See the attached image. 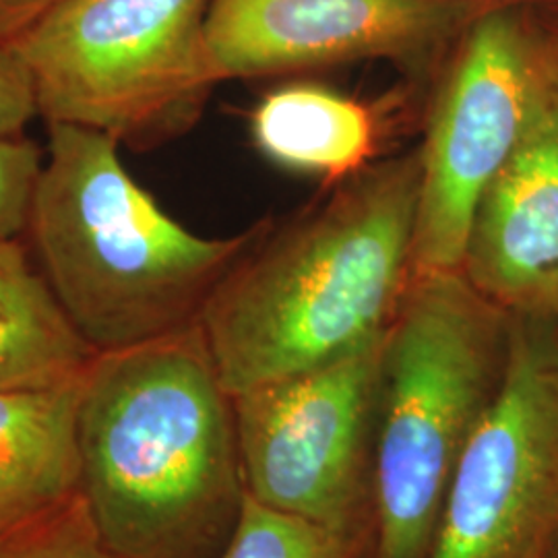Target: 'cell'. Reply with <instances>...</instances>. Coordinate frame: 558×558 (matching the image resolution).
<instances>
[{"label":"cell","instance_id":"obj_1","mask_svg":"<svg viewBox=\"0 0 558 558\" xmlns=\"http://www.w3.org/2000/svg\"><path fill=\"white\" fill-rule=\"evenodd\" d=\"M418 147L371 161L259 236L199 323L226 391L345 359L387 333L414 274Z\"/></svg>","mask_w":558,"mask_h":558},{"label":"cell","instance_id":"obj_2","mask_svg":"<svg viewBox=\"0 0 558 558\" xmlns=\"http://www.w3.org/2000/svg\"><path fill=\"white\" fill-rule=\"evenodd\" d=\"M80 493L120 558H218L244 500L232 396L199 320L98 352L83 375Z\"/></svg>","mask_w":558,"mask_h":558},{"label":"cell","instance_id":"obj_3","mask_svg":"<svg viewBox=\"0 0 558 558\" xmlns=\"http://www.w3.org/2000/svg\"><path fill=\"white\" fill-rule=\"evenodd\" d=\"M119 143L48 122V158L27 234L69 319L98 352L199 320L263 221L207 239L168 216L120 160Z\"/></svg>","mask_w":558,"mask_h":558},{"label":"cell","instance_id":"obj_4","mask_svg":"<svg viewBox=\"0 0 558 558\" xmlns=\"http://www.w3.org/2000/svg\"><path fill=\"white\" fill-rule=\"evenodd\" d=\"M513 315L461 271L416 276L385 333L373 439L375 558H428L459 458L499 396Z\"/></svg>","mask_w":558,"mask_h":558},{"label":"cell","instance_id":"obj_5","mask_svg":"<svg viewBox=\"0 0 558 558\" xmlns=\"http://www.w3.org/2000/svg\"><path fill=\"white\" fill-rule=\"evenodd\" d=\"M207 9L209 0H60L11 46L41 119L145 151L193 129L220 83Z\"/></svg>","mask_w":558,"mask_h":558},{"label":"cell","instance_id":"obj_6","mask_svg":"<svg viewBox=\"0 0 558 558\" xmlns=\"http://www.w3.org/2000/svg\"><path fill=\"white\" fill-rule=\"evenodd\" d=\"M557 60L525 17L499 2L442 60L418 145L416 276L461 271L480 199L515 151Z\"/></svg>","mask_w":558,"mask_h":558},{"label":"cell","instance_id":"obj_7","mask_svg":"<svg viewBox=\"0 0 558 558\" xmlns=\"http://www.w3.org/2000/svg\"><path fill=\"white\" fill-rule=\"evenodd\" d=\"M557 515V317L513 315L499 396L453 470L428 558H539Z\"/></svg>","mask_w":558,"mask_h":558},{"label":"cell","instance_id":"obj_8","mask_svg":"<svg viewBox=\"0 0 558 558\" xmlns=\"http://www.w3.org/2000/svg\"><path fill=\"white\" fill-rule=\"evenodd\" d=\"M383 343L232 398L251 499L354 536L373 480Z\"/></svg>","mask_w":558,"mask_h":558},{"label":"cell","instance_id":"obj_9","mask_svg":"<svg viewBox=\"0 0 558 558\" xmlns=\"http://www.w3.org/2000/svg\"><path fill=\"white\" fill-rule=\"evenodd\" d=\"M499 0H209L218 80H260L356 60L424 71Z\"/></svg>","mask_w":558,"mask_h":558},{"label":"cell","instance_id":"obj_10","mask_svg":"<svg viewBox=\"0 0 558 558\" xmlns=\"http://www.w3.org/2000/svg\"><path fill=\"white\" fill-rule=\"evenodd\" d=\"M461 274L511 315H558V60L515 151L480 199Z\"/></svg>","mask_w":558,"mask_h":558},{"label":"cell","instance_id":"obj_11","mask_svg":"<svg viewBox=\"0 0 558 558\" xmlns=\"http://www.w3.org/2000/svg\"><path fill=\"white\" fill-rule=\"evenodd\" d=\"M83 375L0 391V530L80 493Z\"/></svg>","mask_w":558,"mask_h":558},{"label":"cell","instance_id":"obj_12","mask_svg":"<svg viewBox=\"0 0 558 558\" xmlns=\"http://www.w3.org/2000/svg\"><path fill=\"white\" fill-rule=\"evenodd\" d=\"M251 135L279 168L333 184L375 161L379 122L366 104L331 87L288 83L255 106Z\"/></svg>","mask_w":558,"mask_h":558},{"label":"cell","instance_id":"obj_13","mask_svg":"<svg viewBox=\"0 0 558 558\" xmlns=\"http://www.w3.org/2000/svg\"><path fill=\"white\" fill-rule=\"evenodd\" d=\"M96 354L34 267L27 244L0 240V391L75 379Z\"/></svg>","mask_w":558,"mask_h":558},{"label":"cell","instance_id":"obj_14","mask_svg":"<svg viewBox=\"0 0 558 558\" xmlns=\"http://www.w3.org/2000/svg\"><path fill=\"white\" fill-rule=\"evenodd\" d=\"M352 536L263 507L244 495L239 523L218 558H350Z\"/></svg>","mask_w":558,"mask_h":558},{"label":"cell","instance_id":"obj_15","mask_svg":"<svg viewBox=\"0 0 558 558\" xmlns=\"http://www.w3.org/2000/svg\"><path fill=\"white\" fill-rule=\"evenodd\" d=\"M0 558H120L104 542L81 493L0 530Z\"/></svg>","mask_w":558,"mask_h":558},{"label":"cell","instance_id":"obj_16","mask_svg":"<svg viewBox=\"0 0 558 558\" xmlns=\"http://www.w3.org/2000/svg\"><path fill=\"white\" fill-rule=\"evenodd\" d=\"M44 170L41 149L25 135L0 140V240L27 234Z\"/></svg>","mask_w":558,"mask_h":558},{"label":"cell","instance_id":"obj_17","mask_svg":"<svg viewBox=\"0 0 558 558\" xmlns=\"http://www.w3.org/2000/svg\"><path fill=\"white\" fill-rule=\"evenodd\" d=\"M36 117L40 108L32 73L13 46L0 44V140L25 135Z\"/></svg>","mask_w":558,"mask_h":558},{"label":"cell","instance_id":"obj_18","mask_svg":"<svg viewBox=\"0 0 558 558\" xmlns=\"http://www.w3.org/2000/svg\"><path fill=\"white\" fill-rule=\"evenodd\" d=\"M60 0H0V44H15Z\"/></svg>","mask_w":558,"mask_h":558},{"label":"cell","instance_id":"obj_19","mask_svg":"<svg viewBox=\"0 0 558 558\" xmlns=\"http://www.w3.org/2000/svg\"><path fill=\"white\" fill-rule=\"evenodd\" d=\"M539 558H558V515L555 519V523H553V530H550V534L546 538V544H544V550H542V557Z\"/></svg>","mask_w":558,"mask_h":558},{"label":"cell","instance_id":"obj_20","mask_svg":"<svg viewBox=\"0 0 558 558\" xmlns=\"http://www.w3.org/2000/svg\"><path fill=\"white\" fill-rule=\"evenodd\" d=\"M557 323H558V315H557Z\"/></svg>","mask_w":558,"mask_h":558}]
</instances>
